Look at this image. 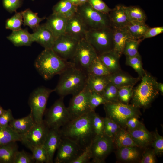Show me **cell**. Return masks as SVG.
<instances>
[{"label": "cell", "instance_id": "6da1fadb", "mask_svg": "<svg viewBox=\"0 0 163 163\" xmlns=\"http://www.w3.org/2000/svg\"><path fill=\"white\" fill-rule=\"evenodd\" d=\"M94 111L70 120L59 129L61 136L75 142L83 150L88 147L96 136L92 124Z\"/></svg>", "mask_w": 163, "mask_h": 163}, {"label": "cell", "instance_id": "7a4b0ae2", "mask_svg": "<svg viewBox=\"0 0 163 163\" xmlns=\"http://www.w3.org/2000/svg\"><path fill=\"white\" fill-rule=\"evenodd\" d=\"M70 62L59 75L58 83L53 89L54 91L61 97L70 94L75 95L82 90L86 85L87 73Z\"/></svg>", "mask_w": 163, "mask_h": 163}, {"label": "cell", "instance_id": "3957f363", "mask_svg": "<svg viewBox=\"0 0 163 163\" xmlns=\"http://www.w3.org/2000/svg\"><path fill=\"white\" fill-rule=\"evenodd\" d=\"M50 49H44L38 56L34 62V67L39 74L45 80L52 78L59 75L70 64Z\"/></svg>", "mask_w": 163, "mask_h": 163}, {"label": "cell", "instance_id": "277c9868", "mask_svg": "<svg viewBox=\"0 0 163 163\" xmlns=\"http://www.w3.org/2000/svg\"><path fill=\"white\" fill-rule=\"evenodd\" d=\"M140 83L133 88L132 105L139 108H146L158 96L159 91L155 78L146 72Z\"/></svg>", "mask_w": 163, "mask_h": 163}, {"label": "cell", "instance_id": "5b68a950", "mask_svg": "<svg viewBox=\"0 0 163 163\" xmlns=\"http://www.w3.org/2000/svg\"><path fill=\"white\" fill-rule=\"evenodd\" d=\"M113 32L114 28L112 26L90 29L87 32L85 39L98 55L113 50Z\"/></svg>", "mask_w": 163, "mask_h": 163}, {"label": "cell", "instance_id": "8992f818", "mask_svg": "<svg viewBox=\"0 0 163 163\" xmlns=\"http://www.w3.org/2000/svg\"><path fill=\"white\" fill-rule=\"evenodd\" d=\"M76 13L82 18L88 30L112 26L108 14L94 9L88 2L78 5Z\"/></svg>", "mask_w": 163, "mask_h": 163}, {"label": "cell", "instance_id": "52a82bcc", "mask_svg": "<svg viewBox=\"0 0 163 163\" xmlns=\"http://www.w3.org/2000/svg\"><path fill=\"white\" fill-rule=\"evenodd\" d=\"M53 91L54 89L41 86L34 89L30 94L28 104L36 123L43 121L48 99Z\"/></svg>", "mask_w": 163, "mask_h": 163}, {"label": "cell", "instance_id": "ba28073f", "mask_svg": "<svg viewBox=\"0 0 163 163\" xmlns=\"http://www.w3.org/2000/svg\"><path fill=\"white\" fill-rule=\"evenodd\" d=\"M104 105L107 117L122 125H125L129 118L137 117L139 113V108L132 104L117 101L108 102Z\"/></svg>", "mask_w": 163, "mask_h": 163}, {"label": "cell", "instance_id": "9c48e42d", "mask_svg": "<svg viewBox=\"0 0 163 163\" xmlns=\"http://www.w3.org/2000/svg\"><path fill=\"white\" fill-rule=\"evenodd\" d=\"M64 97H60L56 101L46 113L43 120L50 129H59L70 120Z\"/></svg>", "mask_w": 163, "mask_h": 163}, {"label": "cell", "instance_id": "30bf717a", "mask_svg": "<svg viewBox=\"0 0 163 163\" xmlns=\"http://www.w3.org/2000/svg\"><path fill=\"white\" fill-rule=\"evenodd\" d=\"M97 56L94 48L84 38L79 40L74 55L70 62L74 66L86 73L91 63Z\"/></svg>", "mask_w": 163, "mask_h": 163}, {"label": "cell", "instance_id": "8fae6325", "mask_svg": "<svg viewBox=\"0 0 163 163\" xmlns=\"http://www.w3.org/2000/svg\"><path fill=\"white\" fill-rule=\"evenodd\" d=\"M113 146V141L104 134L96 136L89 146L92 162L104 163L110 153Z\"/></svg>", "mask_w": 163, "mask_h": 163}, {"label": "cell", "instance_id": "7c38bea8", "mask_svg": "<svg viewBox=\"0 0 163 163\" xmlns=\"http://www.w3.org/2000/svg\"><path fill=\"white\" fill-rule=\"evenodd\" d=\"M50 129L44 120L35 123L28 132L22 135L20 142L30 150L34 148L43 146Z\"/></svg>", "mask_w": 163, "mask_h": 163}, {"label": "cell", "instance_id": "4fadbf2b", "mask_svg": "<svg viewBox=\"0 0 163 163\" xmlns=\"http://www.w3.org/2000/svg\"><path fill=\"white\" fill-rule=\"evenodd\" d=\"M90 92L86 85L81 92L73 96L67 107L70 120L92 111L89 103Z\"/></svg>", "mask_w": 163, "mask_h": 163}, {"label": "cell", "instance_id": "5bb4252c", "mask_svg": "<svg viewBox=\"0 0 163 163\" xmlns=\"http://www.w3.org/2000/svg\"><path fill=\"white\" fill-rule=\"evenodd\" d=\"M79 40L66 33L56 39L52 48L63 60L72 59L77 49Z\"/></svg>", "mask_w": 163, "mask_h": 163}, {"label": "cell", "instance_id": "9a60e30c", "mask_svg": "<svg viewBox=\"0 0 163 163\" xmlns=\"http://www.w3.org/2000/svg\"><path fill=\"white\" fill-rule=\"evenodd\" d=\"M55 159L56 163H72L84 150L75 142L61 136Z\"/></svg>", "mask_w": 163, "mask_h": 163}, {"label": "cell", "instance_id": "2e32d148", "mask_svg": "<svg viewBox=\"0 0 163 163\" xmlns=\"http://www.w3.org/2000/svg\"><path fill=\"white\" fill-rule=\"evenodd\" d=\"M88 30L85 24L76 12L67 19L65 33L79 40L85 38Z\"/></svg>", "mask_w": 163, "mask_h": 163}, {"label": "cell", "instance_id": "e0dca14e", "mask_svg": "<svg viewBox=\"0 0 163 163\" xmlns=\"http://www.w3.org/2000/svg\"><path fill=\"white\" fill-rule=\"evenodd\" d=\"M32 34L33 42L39 44L44 49H52L56 38L45 24L40 25Z\"/></svg>", "mask_w": 163, "mask_h": 163}, {"label": "cell", "instance_id": "ac0fdd59", "mask_svg": "<svg viewBox=\"0 0 163 163\" xmlns=\"http://www.w3.org/2000/svg\"><path fill=\"white\" fill-rule=\"evenodd\" d=\"M61 139L59 129H50L43 146L47 153L50 163L53 162L54 155L59 146Z\"/></svg>", "mask_w": 163, "mask_h": 163}, {"label": "cell", "instance_id": "d6986e66", "mask_svg": "<svg viewBox=\"0 0 163 163\" xmlns=\"http://www.w3.org/2000/svg\"><path fill=\"white\" fill-rule=\"evenodd\" d=\"M46 19L45 24L56 38L65 33L67 18L52 13Z\"/></svg>", "mask_w": 163, "mask_h": 163}, {"label": "cell", "instance_id": "ffe728a7", "mask_svg": "<svg viewBox=\"0 0 163 163\" xmlns=\"http://www.w3.org/2000/svg\"><path fill=\"white\" fill-rule=\"evenodd\" d=\"M112 26L113 28L125 27L129 23L125 6L118 5L108 14Z\"/></svg>", "mask_w": 163, "mask_h": 163}, {"label": "cell", "instance_id": "44dd1931", "mask_svg": "<svg viewBox=\"0 0 163 163\" xmlns=\"http://www.w3.org/2000/svg\"><path fill=\"white\" fill-rule=\"evenodd\" d=\"M113 28V50L120 57L126 41L133 39L125 27Z\"/></svg>", "mask_w": 163, "mask_h": 163}, {"label": "cell", "instance_id": "7402d4cb", "mask_svg": "<svg viewBox=\"0 0 163 163\" xmlns=\"http://www.w3.org/2000/svg\"><path fill=\"white\" fill-rule=\"evenodd\" d=\"M128 131L138 147H145L151 144L153 136L143 125Z\"/></svg>", "mask_w": 163, "mask_h": 163}, {"label": "cell", "instance_id": "603a6c76", "mask_svg": "<svg viewBox=\"0 0 163 163\" xmlns=\"http://www.w3.org/2000/svg\"><path fill=\"white\" fill-rule=\"evenodd\" d=\"M7 38L17 47L30 46L34 42L32 34L28 32L27 28H21L17 30L12 31Z\"/></svg>", "mask_w": 163, "mask_h": 163}, {"label": "cell", "instance_id": "cb8c5ba5", "mask_svg": "<svg viewBox=\"0 0 163 163\" xmlns=\"http://www.w3.org/2000/svg\"><path fill=\"white\" fill-rule=\"evenodd\" d=\"M110 82L118 88L128 86H134L140 79L134 77L121 70L109 75Z\"/></svg>", "mask_w": 163, "mask_h": 163}, {"label": "cell", "instance_id": "d4e9b609", "mask_svg": "<svg viewBox=\"0 0 163 163\" xmlns=\"http://www.w3.org/2000/svg\"><path fill=\"white\" fill-rule=\"evenodd\" d=\"M30 112L26 116L20 118H14L9 123V126L17 133L21 135L28 132L35 124Z\"/></svg>", "mask_w": 163, "mask_h": 163}, {"label": "cell", "instance_id": "484cf974", "mask_svg": "<svg viewBox=\"0 0 163 163\" xmlns=\"http://www.w3.org/2000/svg\"><path fill=\"white\" fill-rule=\"evenodd\" d=\"M98 56L111 74L121 70L119 62L120 57L113 50L103 53Z\"/></svg>", "mask_w": 163, "mask_h": 163}, {"label": "cell", "instance_id": "4316f807", "mask_svg": "<svg viewBox=\"0 0 163 163\" xmlns=\"http://www.w3.org/2000/svg\"><path fill=\"white\" fill-rule=\"evenodd\" d=\"M110 82L108 76H96L87 74L86 85L91 91L100 94Z\"/></svg>", "mask_w": 163, "mask_h": 163}, {"label": "cell", "instance_id": "83f0119b", "mask_svg": "<svg viewBox=\"0 0 163 163\" xmlns=\"http://www.w3.org/2000/svg\"><path fill=\"white\" fill-rule=\"evenodd\" d=\"M77 7L69 0H60L53 7V13L68 19L76 12Z\"/></svg>", "mask_w": 163, "mask_h": 163}, {"label": "cell", "instance_id": "f1b7e54d", "mask_svg": "<svg viewBox=\"0 0 163 163\" xmlns=\"http://www.w3.org/2000/svg\"><path fill=\"white\" fill-rule=\"evenodd\" d=\"M18 150L16 142L0 146V163H13L15 155Z\"/></svg>", "mask_w": 163, "mask_h": 163}, {"label": "cell", "instance_id": "f546056e", "mask_svg": "<svg viewBox=\"0 0 163 163\" xmlns=\"http://www.w3.org/2000/svg\"><path fill=\"white\" fill-rule=\"evenodd\" d=\"M125 27L133 39H142L149 28L145 22L135 21H129Z\"/></svg>", "mask_w": 163, "mask_h": 163}, {"label": "cell", "instance_id": "4dcf8cb0", "mask_svg": "<svg viewBox=\"0 0 163 163\" xmlns=\"http://www.w3.org/2000/svg\"><path fill=\"white\" fill-rule=\"evenodd\" d=\"M23 18V25L28 26L32 30H35L39 26L40 23L46 18L39 17L38 13L33 12L29 8L21 11Z\"/></svg>", "mask_w": 163, "mask_h": 163}, {"label": "cell", "instance_id": "1f68e13d", "mask_svg": "<svg viewBox=\"0 0 163 163\" xmlns=\"http://www.w3.org/2000/svg\"><path fill=\"white\" fill-rule=\"evenodd\" d=\"M113 139L118 148L128 146L138 147L129 132L123 129L120 128Z\"/></svg>", "mask_w": 163, "mask_h": 163}, {"label": "cell", "instance_id": "d6a6232c", "mask_svg": "<svg viewBox=\"0 0 163 163\" xmlns=\"http://www.w3.org/2000/svg\"><path fill=\"white\" fill-rule=\"evenodd\" d=\"M137 147L128 146L118 148L117 155L121 161L125 162H133L139 158L140 153Z\"/></svg>", "mask_w": 163, "mask_h": 163}, {"label": "cell", "instance_id": "836d02e7", "mask_svg": "<svg viewBox=\"0 0 163 163\" xmlns=\"http://www.w3.org/2000/svg\"><path fill=\"white\" fill-rule=\"evenodd\" d=\"M8 126H0V146L11 142L21 141L22 136Z\"/></svg>", "mask_w": 163, "mask_h": 163}, {"label": "cell", "instance_id": "e575fe53", "mask_svg": "<svg viewBox=\"0 0 163 163\" xmlns=\"http://www.w3.org/2000/svg\"><path fill=\"white\" fill-rule=\"evenodd\" d=\"M86 73L87 74L96 76H108L111 73L97 56L93 61Z\"/></svg>", "mask_w": 163, "mask_h": 163}, {"label": "cell", "instance_id": "d590c367", "mask_svg": "<svg viewBox=\"0 0 163 163\" xmlns=\"http://www.w3.org/2000/svg\"><path fill=\"white\" fill-rule=\"evenodd\" d=\"M125 11L129 21L145 22L146 15L144 11L136 6H125Z\"/></svg>", "mask_w": 163, "mask_h": 163}, {"label": "cell", "instance_id": "8d00e7d4", "mask_svg": "<svg viewBox=\"0 0 163 163\" xmlns=\"http://www.w3.org/2000/svg\"><path fill=\"white\" fill-rule=\"evenodd\" d=\"M125 64L132 67L141 79L146 72L143 68L141 56L139 53L134 56L126 57Z\"/></svg>", "mask_w": 163, "mask_h": 163}, {"label": "cell", "instance_id": "74e56055", "mask_svg": "<svg viewBox=\"0 0 163 163\" xmlns=\"http://www.w3.org/2000/svg\"><path fill=\"white\" fill-rule=\"evenodd\" d=\"M143 40L142 39L128 40L125 45L123 54L126 57H131L137 55L139 53L138 51L139 46Z\"/></svg>", "mask_w": 163, "mask_h": 163}, {"label": "cell", "instance_id": "f35d334b", "mask_svg": "<svg viewBox=\"0 0 163 163\" xmlns=\"http://www.w3.org/2000/svg\"><path fill=\"white\" fill-rule=\"evenodd\" d=\"M23 24V18L22 12H15L11 18L8 19L5 22V28L12 31L21 29Z\"/></svg>", "mask_w": 163, "mask_h": 163}, {"label": "cell", "instance_id": "ab89813d", "mask_svg": "<svg viewBox=\"0 0 163 163\" xmlns=\"http://www.w3.org/2000/svg\"><path fill=\"white\" fill-rule=\"evenodd\" d=\"M118 90V88L110 82L101 94L108 102H117Z\"/></svg>", "mask_w": 163, "mask_h": 163}, {"label": "cell", "instance_id": "60d3db41", "mask_svg": "<svg viewBox=\"0 0 163 163\" xmlns=\"http://www.w3.org/2000/svg\"><path fill=\"white\" fill-rule=\"evenodd\" d=\"M104 134L112 139L120 129L118 124L110 118L106 117L103 118Z\"/></svg>", "mask_w": 163, "mask_h": 163}, {"label": "cell", "instance_id": "b9f144b4", "mask_svg": "<svg viewBox=\"0 0 163 163\" xmlns=\"http://www.w3.org/2000/svg\"><path fill=\"white\" fill-rule=\"evenodd\" d=\"M32 157L37 163H50L47 153L43 146L37 147L31 150Z\"/></svg>", "mask_w": 163, "mask_h": 163}, {"label": "cell", "instance_id": "7bdbcfd3", "mask_svg": "<svg viewBox=\"0 0 163 163\" xmlns=\"http://www.w3.org/2000/svg\"><path fill=\"white\" fill-rule=\"evenodd\" d=\"M133 86H128L118 88V101L128 104L131 99L133 93Z\"/></svg>", "mask_w": 163, "mask_h": 163}, {"label": "cell", "instance_id": "ee69618b", "mask_svg": "<svg viewBox=\"0 0 163 163\" xmlns=\"http://www.w3.org/2000/svg\"><path fill=\"white\" fill-rule=\"evenodd\" d=\"M92 124L96 136L104 134V123L103 118L94 111L92 117Z\"/></svg>", "mask_w": 163, "mask_h": 163}, {"label": "cell", "instance_id": "f6af8a7d", "mask_svg": "<svg viewBox=\"0 0 163 163\" xmlns=\"http://www.w3.org/2000/svg\"><path fill=\"white\" fill-rule=\"evenodd\" d=\"M108 102L99 93L91 91L89 98V105L92 110L101 104H104Z\"/></svg>", "mask_w": 163, "mask_h": 163}, {"label": "cell", "instance_id": "bcb514c9", "mask_svg": "<svg viewBox=\"0 0 163 163\" xmlns=\"http://www.w3.org/2000/svg\"><path fill=\"white\" fill-rule=\"evenodd\" d=\"M156 155H162L163 153V137L156 130L154 133L151 143Z\"/></svg>", "mask_w": 163, "mask_h": 163}, {"label": "cell", "instance_id": "7dc6e473", "mask_svg": "<svg viewBox=\"0 0 163 163\" xmlns=\"http://www.w3.org/2000/svg\"><path fill=\"white\" fill-rule=\"evenodd\" d=\"M88 2L96 10L108 14L111 10L102 0H88Z\"/></svg>", "mask_w": 163, "mask_h": 163}, {"label": "cell", "instance_id": "c3c4849f", "mask_svg": "<svg viewBox=\"0 0 163 163\" xmlns=\"http://www.w3.org/2000/svg\"><path fill=\"white\" fill-rule=\"evenodd\" d=\"M4 8L8 12L12 13L16 12L21 6L22 0H2Z\"/></svg>", "mask_w": 163, "mask_h": 163}, {"label": "cell", "instance_id": "681fc988", "mask_svg": "<svg viewBox=\"0 0 163 163\" xmlns=\"http://www.w3.org/2000/svg\"><path fill=\"white\" fill-rule=\"evenodd\" d=\"M33 161L32 156L30 155L24 150L18 151L16 153L13 163H31Z\"/></svg>", "mask_w": 163, "mask_h": 163}, {"label": "cell", "instance_id": "f907efd6", "mask_svg": "<svg viewBox=\"0 0 163 163\" xmlns=\"http://www.w3.org/2000/svg\"><path fill=\"white\" fill-rule=\"evenodd\" d=\"M14 118L11 110H5L0 116V126L6 127L9 126L10 122Z\"/></svg>", "mask_w": 163, "mask_h": 163}, {"label": "cell", "instance_id": "816d5d0a", "mask_svg": "<svg viewBox=\"0 0 163 163\" xmlns=\"http://www.w3.org/2000/svg\"><path fill=\"white\" fill-rule=\"evenodd\" d=\"M89 146L86 148L83 152L72 162V163H89L90 160L91 159Z\"/></svg>", "mask_w": 163, "mask_h": 163}, {"label": "cell", "instance_id": "f5cc1de1", "mask_svg": "<svg viewBox=\"0 0 163 163\" xmlns=\"http://www.w3.org/2000/svg\"><path fill=\"white\" fill-rule=\"evenodd\" d=\"M163 32V27H157L149 28L145 34L142 40L148 39L155 37Z\"/></svg>", "mask_w": 163, "mask_h": 163}, {"label": "cell", "instance_id": "db71d44e", "mask_svg": "<svg viewBox=\"0 0 163 163\" xmlns=\"http://www.w3.org/2000/svg\"><path fill=\"white\" fill-rule=\"evenodd\" d=\"M155 154L153 150H148L143 155L141 163H155L156 162Z\"/></svg>", "mask_w": 163, "mask_h": 163}, {"label": "cell", "instance_id": "11a10c76", "mask_svg": "<svg viewBox=\"0 0 163 163\" xmlns=\"http://www.w3.org/2000/svg\"><path fill=\"white\" fill-rule=\"evenodd\" d=\"M142 125L138 120L137 117H134L128 119L125 125L127 127L128 130H131L136 129Z\"/></svg>", "mask_w": 163, "mask_h": 163}, {"label": "cell", "instance_id": "9f6ffc18", "mask_svg": "<svg viewBox=\"0 0 163 163\" xmlns=\"http://www.w3.org/2000/svg\"><path fill=\"white\" fill-rule=\"evenodd\" d=\"M157 88L158 89L161 94H163V84L161 82H158L157 84Z\"/></svg>", "mask_w": 163, "mask_h": 163}, {"label": "cell", "instance_id": "6f0895ef", "mask_svg": "<svg viewBox=\"0 0 163 163\" xmlns=\"http://www.w3.org/2000/svg\"><path fill=\"white\" fill-rule=\"evenodd\" d=\"M73 4L76 6L79 5V0H69Z\"/></svg>", "mask_w": 163, "mask_h": 163}, {"label": "cell", "instance_id": "680465c9", "mask_svg": "<svg viewBox=\"0 0 163 163\" xmlns=\"http://www.w3.org/2000/svg\"><path fill=\"white\" fill-rule=\"evenodd\" d=\"M88 0H79L78 5H81L88 2Z\"/></svg>", "mask_w": 163, "mask_h": 163}, {"label": "cell", "instance_id": "91938a15", "mask_svg": "<svg viewBox=\"0 0 163 163\" xmlns=\"http://www.w3.org/2000/svg\"><path fill=\"white\" fill-rule=\"evenodd\" d=\"M5 110L4 109L0 104V116L4 112Z\"/></svg>", "mask_w": 163, "mask_h": 163}, {"label": "cell", "instance_id": "94428289", "mask_svg": "<svg viewBox=\"0 0 163 163\" xmlns=\"http://www.w3.org/2000/svg\"><path fill=\"white\" fill-rule=\"evenodd\" d=\"M32 1H34V0H32Z\"/></svg>", "mask_w": 163, "mask_h": 163}]
</instances>
